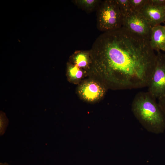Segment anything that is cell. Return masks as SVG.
Listing matches in <instances>:
<instances>
[{
	"label": "cell",
	"mask_w": 165,
	"mask_h": 165,
	"mask_svg": "<svg viewBox=\"0 0 165 165\" xmlns=\"http://www.w3.org/2000/svg\"><path fill=\"white\" fill-rule=\"evenodd\" d=\"M90 51V70L108 86L122 89L147 87L156 58L149 40L123 26L99 35Z\"/></svg>",
	"instance_id": "obj_1"
},
{
	"label": "cell",
	"mask_w": 165,
	"mask_h": 165,
	"mask_svg": "<svg viewBox=\"0 0 165 165\" xmlns=\"http://www.w3.org/2000/svg\"><path fill=\"white\" fill-rule=\"evenodd\" d=\"M148 91L141 92L135 96L131 104L135 118L148 131L159 134L165 130V116L156 101Z\"/></svg>",
	"instance_id": "obj_2"
},
{
	"label": "cell",
	"mask_w": 165,
	"mask_h": 165,
	"mask_svg": "<svg viewBox=\"0 0 165 165\" xmlns=\"http://www.w3.org/2000/svg\"><path fill=\"white\" fill-rule=\"evenodd\" d=\"M97 26L104 32L123 26V18L116 0L101 1L97 9Z\"/></svg>",
	"instance_id": "obj_3"
},
{
	"label": "cell",
	"mask_w": 165,
	"mask_h": 165,
	"mask_svg": "<svg viewBox=\"0 0 165 165\" xmlns=\"http://www.w3.org/2000/svg\"><path fill=\"white\" fill-rule=\"evenodd\" d=\"M148 92L156 99L165 94V54L157 52L148 85Z\"/></svg>",
	"instance_id": "obj_4"
},
{
	"label": "cell",
	"mask_w": 165,
	"mask_h": 165,
	"mask_svg": "<svg viewBox=\"0 0 165 165\" xmlns=\"http://www.w3.org/2000/svg\"><path fill=\"white\" fill-rule=\"evenodd\" d=\"M123 26L133 34L149 40L152 27L140 13L131 11L123 18Z\"/></svg>",
	"instance_id": "obj_5"
},
{
	"label": "cell",
	"mask_w": 165,
	"mask_h": 165,
	"mask_svg": "<svg viewBox=\"0 0 165 165\" xmlns=\"http://www.w3.org/2000/svg\"><path fill=\"white\" fill-rule=\"evenodd\" d=\"M105 89L98 83L93 80L86 82L78 89V92L84 100L94 102L102 98L105 92Z\"/></svg>",
	"instance_id": "obj_6"
},
{
	"label": "cell",
	"mask_w": 165,
	"mask_h": 165,
	"mask_svg": "<svg viewBox=\"0 0 165 165\" xmlns=\"http://www.w3.org/2000/svg\"><path fill=\"white\" fill-rule=\"evenodd\" d=\"M165 6L153 5L148 0L140 13L152 27L165 22Z\"/></svg>",
	"instance_id": "obj_7"
},
{
	"label": "cell",
	"mask_w": 165,
	"mask_h": 165,
	"mask_svg": "<svg viewBox=\"0 0 165 165\" xmlns=\"http://www.w3.org/2000/svg\"><path fill=\"white\" fill-rule=\"evenodd\" d=\"M149 42L151 47L157 52H165V27L161 24L152 28Z\"/></svg>",
	"instance_id": "obj_8"
},
{
	"label": "cell",
	"mask_w": 165,
	"mask_h": 165,
	"mask_svg": "<svg viewBox=\"0 0 165 165\" xmlns=\"http://www.w3.org/2000/svg\"><path fill=\"white\" fill-rule=\"evenodd\" d=\"M73 64L80 68H90L92 59L90 51L78 50L72 55Z\"/></svg>",
	"instance_id": "obj_9"
},
{
	"label": "cell",
	"mask_w": 165,
	"mask_h": 165,
	"mask_svg": "<svg viewBox=\"0 0 165 165\" xmlns=\"http://www.w3.org/2000/svg\"><path fill=\"white\" fill-rule=\"evenodd\" d=\"M101 1L99 0H75V5L86 13H90L97 9Z\"/></svg>",
	"instance_id": "obj_10"
},
{
	"label": "cell",
	"mask_w": 165,
	"mask_h": 165,
	"mask_svg": "<svg viewBox=\"0 0 165 165\" xmlns=\"http://www.w3.org/2000/svg\"><path fill=\"white\" fill-rule=\"evenodd\" d=\"M67 75L70 80H78L82 76L83 72L81 68L74 64H69L67 68Z\"/></svg>",
	"instance_id": "obj_11"
},
{
	"label": "cell",
	"mask_w": 165,
	"mask_h": 165,
	"mask_svg": "<svg viewBox=\"0 0 165 165\" xmlns=\"http://www.w3.org/2000/svg\"><path fill=\"white\" fill-rule=\"evenodd\" d=\"M116 1L123 19L132 11L129 0H116Z\"/></svg>",
	"instance_id": "obj_12"
},
{
	"label": "cell",
	"mask_w": 165,
	"mask_h": 165,
	"mask_svg": "<svg viewBox=\"0 0 165 165\" xmlns=\"http://www.w3.org/2000/svg\"><path fill=\"white\" fill-rule=\"evenodd\" d=\"M148 0H129L132 11L140 12Z\"/></svg>",
	"instance_id": "obj_13"
},
{
	"label": "cell",
	"mask_w": 165,
	"mask_h": 165,
	"mask_svg": "<svg viewBox=\"0 0 165 165\" xmlns=\"http://www.w3.org/2000/svg\"><path fill=\"white\" fill-rule=\"evenodd\" d=\"M8 119L5 114L1 111L0 114V134L3 135L5 133L8 123Z\"/></svg>",
	"instance_id": "obj_14"
},
{
	"label": "cell",
	"mask_w": 165,
	"mask_h": 165,
	"mask_svg": "<svg viewBox=\"0 0 165 165\" xmlns=\"http://www.w3.org/2000/svg\"><path fill=\"white\" fill-rule=\"evenodd\" d=\"M158 99V105L165 116V94Z\"/></svg>",
	"instance_id": "obj_15"
},
{
	"label": "cell",
	"mask_w": 165,
	"mask_h": 165,
	"mask_svg": "<svg viewBox=\"0 0 165 165\" xmlns=\"http://www.w3.org/2000/svg\"><path fill=\"white\" fill-rule=\"evenodd\" d=\"M152 4L159 6H165V0H149Z\"/></svg>",
	"instance_id": "obj_16"
},
{
	"label": "cell",
	"mask_w": 165,
	"mask_h": 165,
	"mask_svg": "<svg viewBox=\"0 0 165 165\" xmlns=\"http://www.w3.org/2000/svg\"><path fill=\"white\" fill-rule=\"evenodd\" d=\"M0 165H10L6 163H0Z\"/></svg>",
	"instance_id": "obj_17"
},
{
	"label": "cell",
	"mask_w": 165,
	"mask_h": 165,
	"mask_svg": "<svg viewBox=\"0 0 165 165\" xmlns=\"http://www.w3.org/2000/svg\"><path fill=\"white\" fill-rule=\"evenodd\" d=\"M164 23V26L165 27V22Z\"/></svg>",
	"instance_id": "obj_18"
},
{
	"label": "cell",
	"mask_w": 165,
	"mask_h": 165,
	"mask_svg": "<svg viewBox=\"0 0 165 165\" xmlns=\"http://www.w3.org/2000/svg\"></svg>",
	"instance_id": "obj_19"
}]
</instances>
